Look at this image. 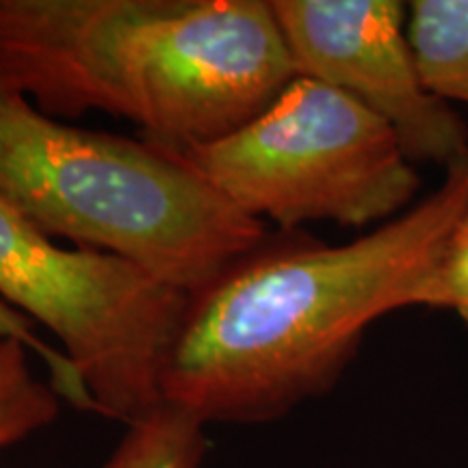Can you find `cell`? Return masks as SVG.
I'll return each instance as SVG.
<instances>
[{
    "instance_id": "obj_6",
    "label": "cell",
    "mask_w": 468,
    "mask_h": 468,
    "mask_svg": "<svg viewBox=\"0 0 468 468\" xmlns=\"http://www.w3.org/2000/svg\"><path fill=\"white\" fill-rule=\"evenodd\" d=\"M297 76L358 101L393 128L414 165L468 161V126L420 79L397 0H269Z\"/></svg>"
},
{
    "instance_id": "obj_2",
    "label": "cell",
    "mask_w": 468,
    "mask_h": 468,
    "mask_svg": "<svg viewBox=\"0 0 468 468\" xmlns=\"http://www.w3.org/2000/svg\"><path fill=\"white\" fill-rule=\"evenodd\" d=\"M295 79L269 0H0V85L167 150L228 137Z\"/></svg>"
},
{
    "instance_id": "obj_4",
    "label": "cell",
    "mask_w": 468,
    "mask_h": 468,
    "mask_svg": "<svg viewBox=\"0 0 468 468\" xmlns=\"http://www.w3.org/2000/svg\"><path fill=\"white\" fill-rule=\"evenodd\" d=\"M178 154L241 213L280 230L382 226L419 202L420 176L393 128L303 76L239 131Z\"/></svg>"
},
{
    "instance_id": "obj_3",
    "label": "cell",
    "mask_w": 468,
    "mask_h": 468,
    "mask_svg": "<svg viewBox=\"0 0 468 468\" xmlns=\"http://www.w3.org/2000/svg\"><path fill=\"white\" fill-rule=\"evenodd\" d=\"M0 197L52 239L196 295L269 232L176 150L44 115L0 85Z\"/></svg>"
},
{
    "instance_id": "obj_11",
    "label": "cell",
    "mask_w": 468,
    "mask_h": 468,
    "mask_svg": "<svg viewBox=\"0 0 468 468\" xmlns=\"http://www.w3.org/2000/svg\"><path fill=\"white\" fill-rule=\"evenodd\" d=\"M442 308L468 325V204L449 232L441 261Z\"/></svg>"
},
{
    "instance_id": "obj_10",
    "label": "cell",
    "mask_w": 468,
    "mask_h": 468,
    "mask_svg": "<svg viewBox=\"0 0 468 468\" xmlns=\"http://www.w3.org/2000/svg\"><path fill=\"white\" fill-rule=\"evenodd\" d=\"M0 341H16L25 345L33 356H37L48 367L50 384L55 386L58 397H63V399L74 403L80 410H91L79 373H76L72 362L68 360V356L63 354V349L52 347L46 338L39 336L37 330H35V321L11 306L9 302H5L3 297H0Z\"/></svg>"
},
{
    "instance_id": "obj_9",
    "label": "cell",
    "mask_w": 468,
    "mask_h": 468,
    "mask_svg": "<svg viewBox=\"0 0 468 468\" xmlns=\"http://www.w3.org/2000/svg\"><path fill=\"white\" fill-rule=\"evenodd\" d=\"M31 351L22 343L0 341V452L55 423L61 397L35 376Z\"/></svg>"
},
{
    "instance_id": "obj_7",
    "label": "cell",
    "mask_w": 468,
    "mask_h": 468,
    "mask_svg": "<svg viewBox=\"0 0 468 468\" xmlns=\"http://www.w3.org/2000/svg\"><path fill=\"white\" fill-rule=\"evenodd\" d=\"M408 39L430 93L468 104V0L410 3Z\"/></svg>"
},
{
    "instance_id": "obj_1",
    "label": "cell",
    "mask_w": 468,
    "mask_h": 468,
    "mask_svg": "<svg viewBox=\"0 0 468 468\" xmlns=\"http://www.w3.org/2000/svg\"><path fill=\"white\" fill-rule=\"evenodd\" d=\"M466 204L468 161L399 218L349 243L267 232L189 295L163 401L204 425H262L327 395L376 321L442 308L444 243Z\"/></svg>"
},
{
    "instance_id": "obj_5",
    "label": "cell",
    "mask_w": 468,
    "mask_h": 468,
    "mask_svg": "<svg viewBox=\"0 0 468 468\" xmlns=\"http://www.w3.org/2000/svg\"><path fill=\"white\" fill-rule=\"evenodd\" d=\"M0 297L57 336L93 412L128 427L165 406L186 292L120 256L63 248L0 197Z\"/></svg>"
},
{
    "instance_id": "obj_8",
    "label": "cell",
    "mask_w": 468,
    "mask_h": 468,
    "mask_svg": "<svg viewBox=\"0 0 468 468\" xmlns=\"http://www.w3.org/2000/svg\"><path fill=\"white\" fill-rule=\"evenodd\" d=\"M207 452V425L165 403L128 425L101 468H202Z\"/></svg>"
}]
</instances>
